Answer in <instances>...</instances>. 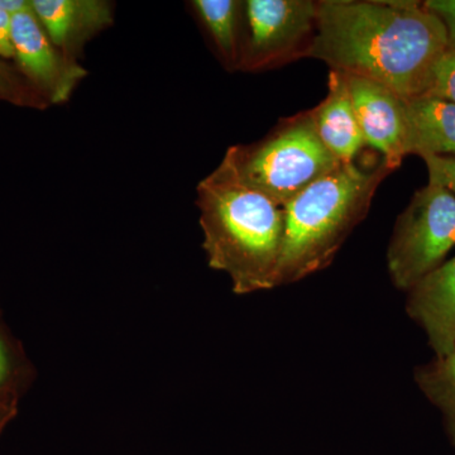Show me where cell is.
I'll return each mask as SVG.
<instances>
[{
	"label": "cell",
	"instance_id": "cell-7",
	"mask_svg": "<svg viewBox=\"0 0 455 455\" xmlns=\"http://www.w3.org/2000/svg\"><path fill=\"white\" fill-rule=\"evenodd\" d=\"M12 46L18 71L49 106L70 100L88 75L52 44L32 7L12 17Z\"/></svg>",
	"mask_w": 455,
	"mask_h": 455
},
{
	"label": "cell",
	"instance_id": "cell-10",
	"mask_svg": "<svg viewBox=\"0 0 455 455\" xmlns=\"http://www.w3.org/2000/svg\"><path fill=\"white\" fill-rule=\"evenodd\" d=\"M406 310L424 329L436 358L455 350V257L410 290Z\"/></svg>",
	"mask_w": 455,
	"mask_h": 455
},
{
	"label": "cell",
	"instance_id": "cell-5",
	"mask_svg": "<svg viewBox=\"0 0 455 455\" xmlns=\"http://www.w3.org/2000/svg\"><path fill=\"white\" fill-rule=\"evenodd\" d=\"M455 245V196L447 188L427 184L416 191L395 224L387 265L392 283L410 291L442 265Z\"/></svg>",
	"mask_w": 455,
	"mask_h": 455
},
{
	"label": "cell",
	"instance_id": "cell-17",
	"mask_svg": "<svg viewBox=\"0 0 455 455\" xmlns=\"http://www.w3.org/2000/svg\"><path fill=\"white\" fill-rule=\"evenodd\" d=\"M425 95L455 104V49L448 47L440 57Z\"/></svg>",
	"mask_w": 455,
	"mask_h": 455
},
{
	"label": "cell",
	"instance_id": "cell-13",
	"mask_svg": "<svg viewBox=\"0 0 455 455\" xmlns=\"http://www.w3.org/2000/svg\"><path fill=\"white\" fill-rule=\"evenodd\" d=\"M190 7L211 38L224 68L230 71L238 70L244 2L193 0Z\"/></svg>",
	"mask_w": 455,
	"mask_h": 455
},
{
	"label": "cell",
	"instance_id": "cell-16",
	"mask_svg": "<svg viewBox=\"0 0 455 455\" xmlns=\"http://www.w3.org/2000/svg\"><path fill=\"white\" fill-rule=\"evenodd\" d=\"M0 99L17 107L36 108V109L50 107L33 90L16 66L9 65L3 59H0Z\"/></svg>",
	"mask_w": 455,
	"mask_h": 455
},
{
	"label": "cell",
	"instance_id": "cell-8",
	"mask_svg": "<svg viewBox=\"0 0 455 455\" xmlns=\"http://www.w3.org/2000/svg\"><path fill=\"white\" fill-rule=\"evenodd\" d=\"M347 86L364 146L397 170L407 155L405 99L381 84L347 75Z\"/></svg>",
	"mask_w": 455,
	"mask_h": 455
},
{
	"label": "cell",
	"instance_id": "cell-21",
	"mask_svg": "<svg viewBox=\"0 0 455 455\" xmlns=\"http://www.w3.org/2000/svg\"><path fill=\"white\" fill-rule=\"evenodd\" d=\"M18 410L0 403V434L4 431L9 423L16 418Z\"/></svg>",
	"mask_w": 455,
	"mask_h": 455
},
{
	"label": "cell",
	"instance_id": "cell-20",
	"mask_svg": "<svg viewBox=\"0 0 455 455\" xmlns=\"http://www.w3.org/2000/svg\"><path fill=\"white\" fill-rule=\"evenodd\" d=\"M12 46V16L0 9V59H13Z\"/></svg>",
	"mask_w": 455,
	"mask_h": 455
},
{
	"label": "cell",
	"instance_id": "cell-19",
	"mask_svg": "<svg viewBox=\"0 0 455 455\" xmlns=\"http://www.w3.org/2000/svg\"><path fill=\"white\" fill-rule=\"evenodd\" d=\"M424 7L442 20L448 36V44L455 49V0H427Z\"/></svg>",
	"mask_w": 455,
	"mask_h": 455
},
{
	"label": "cell",
	"instance_id": "cell-11",
	"mask_svg": "<svg viewBox=\"0 0 455 455\" xmlns=\"http://www.w3.org/2000/svg\"><path fill=\"white\" fill-rule=\"evenodd\" d=\"M310 113L317 137L329 152L341 164L357 160L366 146L343 73L331 70L328 94Z\"/></svg>",
	"mask_w": 455,
	"mask_h": 455
},
{
	"label": "cell",
	"instance_id": "cell-6",
	"mask_svg": "<svg viewBox=\"0 0 455 455\" xmlns=\"http://www.w3.org/2000/svg\"><path fill=\"white\" fill-rule=\"evenodd\" d=\"M313 0H247L238 70H268L309 56L317 26Z\"/></svg>",
	"mask_w": 455,
	"mask_h": 455
},
{
	"label": "cell",
	"instance_id": "cell-4",
	"mask_svg": "<svg viewBox=\"0 0 455 455\" xmlns=\"http://www.w3.org/2000/svg\"><path fill=\"white\" fill-rule=\"evenodd\" d=\"M221 163L283 208L343 164L317 137L310 110L281 119L257 142L229 147Z\"/></svg>",
	"mask_w": 455,
	"mask_h": 455
},
{
	"label": "cell",
	"instance_id": "cell-9",
	"mask_svg": "<svg viewBox=\"0 0 455 455\" xmlns=\"http://www.w3.org/2000/svg\"><path fill=\"white\" fill-rule=\"evenodd\" d=\"M31 7L52 44L75 61L114 22V4L107 0H31Z\"/></svg>",
	"mask_w": 455,
	"mask_h": 455
},
{
	"label": "cell",
	"instance_id": "cell-1",
	"mask_svg": "<svg viewBox=\"0 0 455 455\" xmlns=\"http://www.w3.org/2000/svg\"><path fill=\"white\" fill-rule=\"evenodd\" d=\"M313 59L331 70L381 84L403 99L423 97L448 50L442 20L421 2H317Z\"/></svg>",
	"mask_w": 455,
	"mask_h": 455
},
{
	"label": "cell",
	"instance_id": "cell-12",
	"mask_svg": "<svg viewBox=\"0 0 455 455\" xmlns=\"http://www.w3.org/2000/svg\"><path fill=\"white\" fill-rule=\"evenodd\" d=\"M407 155L455 157V104L423 95L405 99Z\"/></svg>",
	"mask_w": 455,
	"mask_h": 455
},
{
	"label": "cell",
	"instance_id": "cell-15",
	"mask_svg": "<svg viewBox=\"0 0 455 455\" xmlns=\"http://www.w3.org/2000/svg\"><path fill=\"white\" fill-rule=\"evenodd\" d=\"M415 379L427 400L442 412L449 439L455 445V350L418 368Z\"/></svg>",
	"mask_w": 455,
	"mask_h": 455
},
{
	"label": "cell",
	"instance_id": "cell-3",
	"mask_svg": "<svg viewBox=\"0 0 455 455\" xmlns=\"http://www.w3.org/2000/svg\"><path fill=\"white\" fill-rule=\"evenodd\" d=\"M392 172L382 156L370 161L357 158L340 164L284 205L276 287L328 267L344 241L366 218L377 188Z\"/></svg>",
	"mask_w": 455,
	"mask_h": 455
},
{
	"label": "cell",
	"instance_id": "cell-14",
	"mask_svg": "<svg viewBox=\"0 0 455 455\" xmlns=\"http://www.w3.org/2000/svg\"><path fill=\"white\" fill-rule=\"evenodd\" d=\"M35 368L20 341L12 334L0 314V403L18 410L31 387Z\"/></svg>",
	"mask_w": 455,
	"mask_h": 455
},
{
	"label": "cell",
	"instance_id": "cell-2",
	"mask_svg": "<svg viewBox=\"0 0 455 455\" xmlns=\"http://www.w3.org/2000/svg\"><path fill=\"white\" fill-rule=\"evenodd\" d=\"M196 205L208 265L226 272L233 291L275 289L283 244V206L247 187L223 163L197 185Z\"/></svg>",
	"mask_w": 455,
	"mask_h": 455
},
{
	"label": "cell",
	"instance_id": "cell-18",
	"mask_svg": "<svg viewBox=\"0 0 455 455\" xmlns=\"http://www.w3.org/2000/svg\"><path fill=\"white\" fill-rule=\"evenodd\" d=\"M423 160L429 173V184L447 188L455 196V157L430 156Z\"/></svg>",
	"mask_w": 455,
	"mask_h": 455
}]
</instances>
